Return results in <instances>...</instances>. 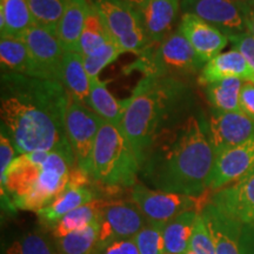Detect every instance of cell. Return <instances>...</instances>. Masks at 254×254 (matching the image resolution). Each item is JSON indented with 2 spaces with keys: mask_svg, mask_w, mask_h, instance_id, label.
Masks as SVG:
<instances>
[{
  "mask_svg": "<svg viewBox=\"0 0 254 254\" xmlns=\"http://www.w3.org/2000/svg\"><path fill=\"white\" fill-rule=\"evenodd\" d=\"M68 93L58 81L1 73V131L18 154L69 145L65 131Z\"/></svg>",
  "mask_w": 254,
  "mask_h": 254,
  "instance_id": "6da1fadb",
  "label": "cell"
},
{
  "mask_svg": "<svg viewBox=\"0 0 254 254\" xmlns=\"http://www.w3.org/2000/svg\"><path fill=\"white\" fill-rule=\"evenodd\" d=\"M215 155L194 116L159 133L140 166L145 180L154 190L202 196L208 190Z\"/></svg>",
  "mask_w": 254,
  "mask_h": 254,
  "instance_id": "7a4b0ae2",
  "label": "cell"
},
{
  "mask_svg": "<svg viewBox=\"0 0 254 254\" xmlns=\"http://www.w3.org/2000/svg\"><path fill=\"white\" fill-rule=\"evenodd\" d=\"M190 91L184 79L142 78L131 97L125 99L120 128L140 161L159 133L185 120Z\"/></svg>",
  "mask_w": 254,
  "mask_h": 254,
  "instance_id": "3957f363",
  "label": "cell"
},
{
  "mask_svg": "<svg viewBox=\"0 0 254 254\" xmlns=\"http://www.w3.org/2000/svg\"><path fill=\"white\" fill-rule=\"evenodd\" d=\"M75 167L71 145L19 154L1 179V194L9 196L14 208L38 212L66 190Z\"/></svg>",
  "mask_w": 254,
  "mask_h": 254,
  "instance_id": "277c9868",
  "label": "cell"
},
{
  "mask_svg": "<svg viewBox=\"0 0 254 254\" xmlns=\"http://www.w3.org/2000/svg\"><path fill=\"white\" fill-rule=\"evenodd\" d=\"M140 161L122 128L103 122L91 157V179L109 189L133 187Z\"/></svg>",
  "mask_w": 254,
  "mask_h": 254,
  "instance_id": "5b68a950",
  "label": "cell"
},
{
  "mask_svg": "<svg viewBox=\"0 0 254 254\" xmlns=\"http://www.w3.org/2000/svg\"><path fill=\"white\" fill-rule=\"evenodd\" d=\"M205 63L200 59L189 40L174 31L157 45L148 46L132 65L145 77H174L184 79L201 71Z\"/></svg>",
  "mask_w": 254,
  "mask_h": 254,
  "instance_id": "8992f818",
  "label": "cell"
},
{
  "mask_svg": "<svg viewBox=\"0 0 254 254\" xmlns=\"http://www.w3.org/2000/svg\"><path fill=\"white\" fill-rule=\"evenodd\" d=\"M93 5L111 38L124 53L140 55L150 46L138 9L123 0H88Z\"/></svg>",
  "mask_w": 254,
  "mask_h": 254,
  "instance_id": "52a82bcc",
  "label": "cell"
},
{
  "mask_svg": "<svg viewBox=\"0 0 254 254\" xmlns=\"http://www.w3.org/2000/svg\"><path fill=\"white\" fill-rule=\"evenodd\" d=\"M209 193L212 192L202 196H192L164 192L136 183L131 187V200L138 206L147 222L165 225L184 212L192 209L201 212L211 201L212 194Z\"/></svg>",
  "mask_w": 254,
  "mask_h": 254,
  "instance_id": "ba28073f",
  "label": "cell"
},
{
  "mask_svg": "<svg viewBox=\"0 0 254 254\" xmlns=\"http://www.w3.org/2000/svg\"><path fill=\"white\" fill-rule=\"evenodd\" d=\"M103 122L93 110L68 94L65 113L66 138L74 153L77 167L87 174L95 139Z\"/></svg>",
  "mask_w": 254,
  "mask_h": 254,
  "instance_id": "9c48e42d",
  "label": "cell"
},
{
  "mask_svg": "<svg viewBox=\"0 0 254 254\" xmlns=\"http://www.w3.org/2000/svg\"><path fill=\"white\" fill-rule=\"evenodd\" d=\"M99 247L116 240L129 239L147 224L132 200L103 202L99 217Z\"/></svg>",
  "mask_w": 254,
  "mask_h": 254,
  "instance_id": "30bf717a",
  "label": "cell"
},
{
  "mask_svg": "<svg viewBox=\"0 0 254 254\" xmlns=\"http://www.w3.org/2000/svg\"><path fill=\"white\" fill-rule=\"evenodd\" d=\"M202 127L215 155L254 139V120L240 112L213 110Z\"/></svg>",
  "mask_w": 254,
  "mask_h": 254,
  "instance_id": "8fae6325",
  "label": "cell"
},
{
  "mask_svg": "<svg viewBox=\"0 0 254 254\" xmlns=\"http://www.w3.org/2000/svg\"><path fill=\"white\" fill-rule=\"evenodd\" d=\"M23 38L40 78L62 81L65 50L63 49L57 33L45 27L33 25Z\"/></svg>",
  "mask_w": 254,
  "mask_h": 254,
  "instance_id": "7c38bea8",
  "label": "cell"
},
{
  "mask_svg": "<svg viewBox=\"0 0 254 254\" xmlns=\"http://www.w3.org/2000/svg\"><path fill=\"white\" fill-rule=\"evenodd\" d=\"M182 11L213 25L227 37L246 31L243 8L236 0H182Z\"/></svg>",
  "mask_w": 254,
  "mask_h": 254,
  "instance_id": "4fadbf2b",
  "label": "cell"
},
{
  "mask_svg": "<svg viewBox=\"0 0 254 254\" xmlns=\"http://www.w3.org/2000/svg\"><path fill=\"white\" fill-rule=\"evenodd\" d=\"M211 202L241 225L254 222V168L236 183L212 193Z\"/></svg>",
  "mask_w": 254,
  "mask_h": 254,
  "instance_id": "5bb4252c",
  "label": "cell"
},
{
  "mask_svg": "<svg viewBox=\"0 0 254 254\" xmlns=\"http://www.w3.org/2000/svg\"><path fill=\"white\" fill-rule=\"evenodd\" d=\"M91 177L86 172L75 167L69 178L66 190L46 207L37 212L38 217L44 224L53 225L73 209L86 205L95 200V193L88 187Z\"/></svg>",
  "mask_w": 254,
  "mask_h": 254,
  "instance_id": "9a60e30c",
  "label": "cell"
},
{
  "mask_svg": "<svg viewBox=\"0 0 254 254\" xmlns=\"http://www.w3.org/2000/svg\"><path fill=\"white\" fill-rule=\"evenodd\" d=\"M254 168V139L217 155L208 190L212 193L236 183Z\"/></svg>",
  "mask_w": 254,
  "mask_h": 254,
  "instance_id": "2e32d148",
  "label": "cell"
},
{
  "mask_svg": "<svg viewBox=\"0 0 254 254\" xmlns=\"http://www.w3.org/2000/svg\"><path fill=\"white\" fill-rule=\"evenodd\" d=\"M178 31L189 40L205 64L220 55L230 41V38L219 28L190 13L182 14Z\"/></svg>",
  "mask_w": 254,
  "mask_h": 254,
  "instance_id": "e0dca14e",
  "label": "cell"
},
{
  "mask_svg": "<svg viewBox=\"0 0 254 254\" xmlns=\"http://www.w3.org/2000/svg\"><path fill=\"white\" fill-rule=\"evenodd\" d=\"M180 9V0H145L139 6L138 12L150 46L161 43L172 33Z\"/></svg>",
  "mask_w": 254,
  "mask_h": 254,
  "instance_id": "ac0fdd59",
  "label": "cell"
},
{
  "mask_svg": "<svg viewBox=\"0 0 254 254\" xmlns=\"http://www.w3.org/2000/svg\"><path fill=\"white\" fill-rule=\"evenodd\" d=\"M213 240L215 254H243L244 225L221 213L211 201L200 212Z\"/></svg>",
  "mask_w": 254,
  "mask_h": 254,
  "instance_id": "d6986e66",
  "label": "cell"
},
{
  "mask_svg": "<svg viewBox=\"0 0 254 254\" xmlns=\"http://www.w3.org/2000/svg\"><path fill=\"white\" fill-rule=\"evenodd\" d=\"M227 78H238L254 84V73L236 49L222 52L205 64L200 71L199 84L207 86Z\"/></svg>",
  "mask_w": 254,
  "mask_h": 254,
  "instance_id": "ffe728a7",
  "label": "cell"
},
{
  "mask_svg": "<svg viewBox=\"0 0 254 254\" xmlns=\"http://www.w3.org/2000/svg\"><path fill=\"white\" fill-rule=\"evenodd\" d=\"M91 8L88 0H66L63 17L57 31L65 52L79 53V40Z\"/></svg>",
  "mask_w": 254,
  "mask_h": 254,
  "instance_id": "44dd1931",
  "label": "cell"
},
{
  "mask_svg": "<svg viewBox=\"0 0 254 254\" xmlns=\"http://www.w3.org/2000/svg\"><path fill=\"white\" fill-rule=\"evenodd\" d=\"M0 63H1V71L5 73H18L28 77L40 78L24 38L1 37Z\"/></svg>",
  "mask_w": 254,
  "mask_h": 254,
  "instance_id": "7402d4cb",
  "label": "cell"
},
{
  "mask_svg": "<svg viewBox=\"0 0 254 254\" xmlns=\"http://www.w3.org/2000/svg\"><path fill=\"white\" fill-rule=\"evenodd\" d=\"M69 95L90 107L91 80L84 66V58L78 52H65L63 62L62 81Z\"/></svg>",
  "mask_w": 254,
  "mask_h": 254,
  "instance_id": "603a6c76",
  "label": "cell"
},
{
  "mask_svg": "<svg viewBox=\"0 0 254 254\" xmlns=\"http://www.w3.org/2000/svg\"><path fill=\"white\" fill-rule=\"evenodd\" d=\"M199 211L184 212L164 225L165 254H184L190 250Z\"/></svg>",
  "mask_w": 254,
  "mask_h": 254,
  "instance_id": "cb8c5ba5",
  "label": "cell"
},
{
  "mask_svg": "<svg viewBox=\"0 0 254 254\" xmlns=\"http://www.w3.org/2000/svg\"><path fill=\"white\" fill-rule=\"evenodd\" d=\"M34 25L26 0H0L1 37L23 38Z\"/></svg>",
  "mask_w": 254,
  "mask_h": 254,
  "instance_id": "d4e9b609",
  "label": "cell"
},
{
  "mask_svg": "<svg viewBox=\"0 0 254 254\" xmlns=\"http://www.w3.org/2000/svg\"><path fill=\"white\" fill-rule=\"evenodd\" d=\"M90 80V109L105 122L120 127L125 111V100H117L107 88L106 82L100 80L99 77Z\"/></svg>",
  "mask_w": 254,
  "mask_h": 254,
  "instance_id": "484cf974",
  "label": "cell"
},
{
  "mask_svg": "<svg viewBox=\"0 0 254 254\" xmlns=\"http://www.w3.org/2000/svg\"><path fill=\"white\" fill-rule=\"evenodd\" d=\"M101 206H103V201L95 199L92 202L82 205L64 215L52 226L53 237L59 239L94 224L95 221L99 220Z\"/></svg>",
  "mask_w": 254,
  "mask_h": 254,
  "instance_id": "4316f807",
  "label": "cell"
},
{
  "mask_svg": "<svg viewBox=\"0 0 254 254\" xmlns=\"http://www.w3.org/2000/svg\"><path fill=\"white\" fill-rule=\"evenodd\" d=\"M244 80L227 78L206 86V95L213 110L221 112H240V91Z\"/></svg>",
  "mask_w": 254,
  "mask_h": 254,
  "instance_id": "83f0119b",
  "label": "cell"
},
{
  "mask_svg": "<svg viewBox=\"0 0 254 254\" xmlns=\"http://www.w3.org/2000/svg\"><path fill=\"white\" fill-rule=\"evenodd\" d=\"M60 254H97L99 249V222L57 239Z\"/></svg>",
  "mask_w": 254,
  "mask_h": 254,
  "instance_id": "f1b7e54d",
  "label": "cell"
},
{
  "mask_svg": "<svg viewBox=\"0 0 254 254\" xmlns=\"http://www.w3.org/2000/svg\"><path fill=\"white\" fill-rule=\"evenodd\" d=\"M110 40H112V38L105 26L103 18L98 13L94 6L91 5L79 40V53L82 57L90 55Z\"/></svg>",
  "mask_w": 254,
  "mask_h": 254,
  "instance_id": "f546056e",
  "label": "cell"
},
{
  "mask_svg": "<svg viewBox=\"0 0 254 254\" xmlns=\"http://www.w3.org/2000/svg\"><path fill=\"white\" fill-rule=\"evenodd\" d=\"M34 25L57 33L66 0H26Z\"/></svg>",
  "mask_w": 254,
  "mask_h": 254,
  "instance_id": "4dcf8cb0",
  "label": "cell"
},
{
  "mask_svg": "<svg viewBox=\"0 0 254 254\" xmlns=\"http://www.w3.org/2000/svg\"><path fill=\"white\" fill-rule=\"evenodd\" d=\"M4 254H57L46 236L28 232L18 237L6 247Z\"/></svg>",
  "mask_w": 254,
  "mask_h": 254,
  "instance_id": "1f68e13d",
  "label": "cell"
},
{
  "mask_svg": "<svg viewBox=\"0 0 254 254\" xmlns=\"http://www.w3.org/2000/svg\"><path fill=\"white\" fill-rule=\"evenodd\" d=\"M123 53L124 52L119 49V46L113 40H110L90 55L82 57L85 69H86L88 77L90 79L99 77L100 72L106 66L116 62Z\"/></svg>",
  "mask_w": 254,
  "mask_h": 254,
  "instance_id": "d6a6232c",
  "label": "cell"
},
{
  "mask_svg": "<svg viewBox=\"0 0 254 254\" xmlns=\"http://www.w3.org/2000/svg\"><path fill=\"white\" fill-rule=\"evenodd\" d=\"M163 230L164 225L147 222L135 234L133 239L140 254H165Z\"/></svg>",
  "mask_w": 254,
  "mask_h": 254,
  "instance_id": "836d02e7",
  "label": "cell"
},
{
  "mask_svg": "<svg viewBox=\"0 0 254 254\" xmlns=\"http://www.w3.org/2000/svg\"><path fill=\"white\" fill-rule=\"evenodd\" d=\"M190 249L194 251L196 254H215L213 240L201 213H199V217L196 219Z\"/></svg>",
  "mask_w": 254,
  "mask_h": 254,
  "instance_id": "e575fe53",
  "label": "cell"
},
{
  "mask_svg": "<svg viewBox=\"0 0 254 254\" xmlns=\"http://www.w3.org/2000/svg\"><path fill=\"white\" fill-rule=\"evenodd\" d=\"M228 38L233 43L234 49L239 51L240 55L246 60L247 65L254 73V36L245 31Z\"/></svg>",
  "mask_w": 254,
  "mask_h": 254,
  "instance_id": "d590c367",
  "label": "cell"
},
{
  "mask_svg": "<svg viewBox=\"0 0 254 254\" xmlns=\"http://www.w3.org/2000/svg\"><path fill=\"white\" fill-rule=\"evenodd\" d=\"M13 142L8 138L5 132L0 133V180L5 177L8 167L18 157Z\"/></svg>",
  "mask_w": 254,
  "mask_h": 254,
  "instance_id": "8d00e7d4",
  "label": "cell"
},
{
  "mask_svg": "<svg viewBox=\"0 0 254 254\" xmlns=\"http://www.w3.org/2000/svg\"><path fill=\"white\" fill-rule=\"evenodd\" d=\"M97 254H140L133 238L116 240L100 246Z\"/></svg>",
  "mask_w": 254,
  "mask_h": 254,
  "instance_id": "74e56055",
  "label": "cell"
},
{
  "mask_svg": "<svg viewBox=\"0 0 254 254\" xmlns=\"http://www.w3.org/2000/svg\"><path fill=\"white\" fill-rule=\"evenodd\" d=\"M240 110L241 113L254 120V84L245 81L240 91Z\"/></svg>",
  "mask_w": 254,
  "mask_h": 254,
  "instance_id": "f35d334b",
  "label": "cell"
},
{
  "mask_svg": "<svg viewBox=\"0 0 254 254\" xmlns=\"http://www.w3.org/2000/svg\"><path fill=\"white\" fill-rule=\"evenodd\" d=\"M241 247H243V254H254V222L243 226Z\"/></svg>",
  "mask_w": 254,
  "mask_h": 254,
  "instance_id": "ab89813d",
  "label": "cell"
},
{
  "mask_svg": "<svg viewBox=\"0 0 254 254\" xmlns=\"http://www.w3.org/2000/svg\"><path fill=\"white\" fill-rule=\"evenodd\" d=\"M245 17V27L249 33L254 36V8L250 7L247 4H240Z\"/></svg>",
  "mask_w": 254,
  "mask_h": 254,
  "instance_id": "60d3db41",
  "label": "cell"
},
{
  "mask_svg": "<svg viewBox=\"0 0 254 254\" xmlns=\"http://www.w3.org/2000/svg\"><path fill=\"white\" fill-rule=\"evenodd\" d=\"M123 1L127 2L128 5H131V6H133V7H135L136 9H138L139 6H140L142 2L145 1V0H123Z\"/></svg>",
  "mask_w": 254,
  "mask_h": 254,
  "instance_id": "b9f144b4",
  "label": "cell"
},
{
  "mask_svg": "<svg viewBox=\"0 0 254 254\" xmlns=\"http://www.w3.org/2000/svg\"><path fill=\"white\" fill-rule=\"evenodd\" d=\"M247 5L250 6V7H252V8H254V0H251V1H249V2H246Z\"/></svg>",
  "mask_w": 254,
  "mask_h": 254,
  "instance_id": "7bdbcfd3",
  "label": "cell"
},
{
  "mask_svg": "<svg viewBox=\"0 0 254 254\" xmlns=\"http://www.w3.org/2000/svg\"><path fill=\"white\" fill-rule=\"evenodd\" d=\"M236 1L239 2V4H246V2L251 1V0H236Z\"/></svg>",
  "mask_w": 254,
  "mask_h": 254,
  "instance_id": "ee69618b",
  "label": "cell"
},
{
  "mask_svg": "<svg viewBox=\"0 0 254 254\" xmlns=\"http://www.w3.org/2000/svg\"><path fill=\"white\" fill-rule=\"evenodd\" d=\"M184 254H196L195 252H194V251H192V250H189V251H187V252L186 253H184Z\"/></svg>",
  "mask_w": 254,
  "mask_h": 254,
  "instance_id": "f6af8a7d",
  "label": "cell"
}]
</instances>
